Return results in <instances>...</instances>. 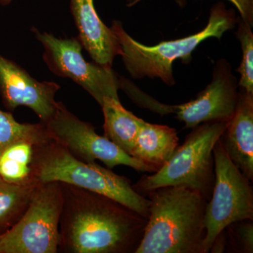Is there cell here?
I'll use <instances>...</instances> for the list:
<instances>
[{
  "mask_svg": "<svg viewBox=\"0 0 253 253\" xmlns=\"http://www.w3.org/2000/svg\"><path fill=\"white\" fill-rule=\"evenodd\" d=\"M44 125L51 140L84 162L92 163L98 160L109 169L126 166L138 172H156L154 168L126 154L104 136L96 134L92 125L81 121L61 102L54 116Z\"/></svg>",
  "mask_w": 253,
  "mask_h": 253,
  "instance_id": "8",
  "label": "cell"
},
{
  "mask_svg": "<svg viewBox=\"0 0 253 253\" xmlns=\"http://www.w3.org/2000/svg\"><path fill=\"white\" fill-rule=\"evenodd\" d=\"M178 146L179 137L175 129L144 121L131 156L154 168L157 172L172 157Z\"/></svg>",
  "mask_w": 253,
  "mask_h": 253,
  "instance_id": "14",
  "label": "cell"
},
{
  "mask_svg": "<svg viewBox=\"0 0 253 253\" xmlns=\"http://www.w3.org/2000/svg\"><path fill=\"white\" fill-rule=\"evenodd\" d=\"M12 0H0V4L1 5H7L9 4Z\"/></svg>",
  "mask_w": 253,
  "mask_h": 253,
  "instance_id": "22",
  "label": "cell"
},
{
  "mask_svg": "<svg viewBox=\"0 0 253 253\" xmlns=\"http://www.w3.org/2000/svg\"><path fill=\"white\" fill-rule=\"evenodd\" d=\"M219 140L232 163L253 180V93L240 88L235 112Z\"/></svg>",
  "mask_w": 253,
  "mask_h": 253,
  "instance_id": "12",
  "label": "cell"
},
{
  "mask_svg": "<svg viewBox=\"0 0 253 253\" xmlns=\"http://www.w3.org/2000/svg\"><path fill=\"white\" fill-rule=\"evenodd\" d=\"M237 87L230 65L220 59L214 67L212 81L206 89L189 102L172 106V113L187 129L205 123L228 122L239 101Z\"/></svg>",
  "mask_w": 253,
  "mask_h": 253,
  "instance_id": "10",
  "label": "cell"
},
{
  "mask_svg": "<svg viewBox=\"0 0 253 253\" xmlns=\"http://www.w3.org/2000/svg\"><path fill=\"white\" fill-rule=\"evenodd\" d=\"M101 106L104 113L105 137L131 156L144 120L125 109L120 100L105 97Z\"/></svg>",
  "mask_w": 253,
  "mask_h": 253,
  "instance_id": "15",
  "label": "cell"
},
{
  "mask_svg": "<svg viewBox=\"0 0 253 253\" xmlns=\"http://www.w3.org/2000/svg\"><path fill=\"white\" fill-rule=\"evenodd\" d=\"M39 183L15 184L0 177V236L22 217Z\"/></svg>",
  "mask_w": 253,
  "mask_h": 253,
  "instance_id": "16",
  "label": "cell"
},
{
  "mask_svg": "<svg viewBox=\"0 0 253 253\" xmlns=\"http://www.w3.org/2000/svg\"><path fill=\"white\" fill-rule=\"evenodd\" d=\"M214 184L205 212V252L210 253L218 236L233 223L253 220L251 181L232 163L220 140L213 148Z\"/></svg>",
  "mask_w": 253,
  "mask_h": 253,
  "instance_id": "7",
  "label": "cell"
},
{
  "mask_svg": "<svg viewBox=\"0 0 253 253\" xmlns=\"http://www.w3.org/2000/svg\"><path fill=\"white\" fill-rule=\"evenodd\" d=\"M59 89V84L53 82L36 81L16 63L0 54V95L7 109L14 111L18 106H27L44 124L58 109L55 95Z\"/></svg>",
  "mask_w": 253,
  "mask_h": 253,
  "instance_id": "11",
  "label": "cell"
},
{
  "mask_svg": "<svg viewBox=\"0 0 253 253\" xmlns=\"http://www.w3.org/2000/svg\"><path fill=\"white\" fill-rule=\"evenodd\" d=\"M59 251L135 253L147 219L103 195L61 183Z\"/></svg>",
  "mask_w": 253,
  "mask_h": 253,
  "instance_id": "1",
  "label": "cell"
},
{
  "mask_svg": "<svg viewBox=\"0 0 253 253\" xmlns=\"http://www.w3.org/2000/svg\"><path fill=\"white\" fill-rule=\"evenodd\" d=\"M63 202L61 183H39L22 217L0 236V253H57Z\"/></svg>",
  "mask_w": 253,
  "mask_h": 253,
  "instance_id": "6",
  "label": "cell"
},
{
  "mask_svg": "<svg viewBox=\"0 0 253 253\" xmlns=\"http://www.w3.org/2000/svg\"><path fill=\"white\" fill-rule=\"evenodd\" d=\"M149 214L135 253H206L208 201L198 191L163 186L149 191Z\"/></svg>",
  "mask_w": 253,
  "mask_h": 253,
  "instance_id": "2",
  "label": "cell"
},
{
  "mask_svg": "<svg viewBox=\"0 0 253 253\" xmlns=\"http://www.w3.org/2000/svg\"><path fill=\"white\" fill-rule=\"evenodd\" d=\"M44 48V59L56 76L76 82L101 106L105 97L120 100L118 91L123 84L111 68L87 62L82 54L81 41L76 38L59 39L36 31Z\"/></svg>",
  "mask_w": 253,
  "mask_h": 253,
  "instance_id": "9",
  "label": "cell"
},
{
  "mask_svg": "<svg viewBox=\"0 0 253 253\" xmlns=\"http://www.w3.org/2000/svg\"><path fill=\"white\" fill-rule=\"evenodd\" d=\"M34 149L35 145L29 141H19L3 150L0 154V177L15 184L36 181L31 169Z\"/></svg>",
  "mask_w": 253,
  "mask_h": 253,
  "instance_id": "17",
  "label": "cell"
},
{
  "mask_svg": "<svg viewBox=\"0 0 253 253\" xmlns=\"http://www.w3.org/2000/svg\"><path fill=\"white\" fill-rule=\"evenodd\" d=\"M237 19L233 9H226L224 3L211 8L206 27L199 33L175 40L162 42L157 45L146 46L134 41L123 29L119 21H113L111 29L121 46L120 55L136 79L158 78L169 86L174 85L172 65L176 59H189L191 53L202 42L210 38L220 39L224 33L235 27Z\"/></svg>",
  "mask_w": 253,
  "mask_h": 253,
  "instance_id": "4",
  "label": "cell"
},
{
  "mask_svg": "<svg viewBox=\"0 0 253 253\" xmlns=\"http://www.w3.org/2000/svg\"><path fill=\"white\" fill-rule=\"evenodd\" d=\"M236 37L241 42L242 61L237 71L241 75L238 86L249 93H253V34L252 26L239 18Z\"/></svg>",
  "mask_w": 253,
  "mask_h": 253,
  "instance_id": "19",
  "label": "cell"
},
{
  "mask_svg": "<svg viewBox=\"0 0 253 253\" xmlns=\"http://www.w3.org/2000/svg\"><path fill=\"white\" fill-rule=\"evenodd\" d=\"M227 123H205L192 128L169 161L157 172L141 176L134 189L142 195L163 186H179L198 191L209 201L215 178L213 148Z\"/></svg>",
  "mask_w": 253,
  "mask_h": 253,
  "instance_id": "5",
  "label": "cell"
},
{
  "mask_svg": "<svg viewBox=\"0 0 253 253\" xmlns=\"http://www.w3.org/2000/svg\"><path fill=\"white\" fill-rule=\"evenodd\" d=\"M240 13V18L253 26V0H229Z\"/></svg>",
  "mask_w": 253,
  "mask_h": 253,
  "instance_id": "21",
  "label": "cell"
},
{
  "mask_svg": "<svg viewBox=\"0 0 253 253\" xmlns=\"http://www.w3.org/2000/svg\"><path fill=\"white\" fill-rule=\"evenodd\" d=\"M31 169L38 182L71 184L112 199L146 219L149 216V199L136 192L127 178L78 159L54 141L35 146Z\"/></svg>",
  "mask_w": 253,
  "mask_h": 253,
  "instance_id": "3",
  "label": "cell"
},
{
  "mask_svg": "<svg viewBox=\"0 0 253 253\" xmlns=\"http://www.w3.org/2000/svg\"><path fill=\"white\" fill-rule=\"evenodd\" d=\"M51 140L44 123H19L11 113L0 110V154L16 141H29L35 146H38Z\"/></svg>",
  "mask_w": 253,
  "mask_h": 253,
  "instance_id": "18",
  "label": "cell"
},
{
  "mask_svg": "<svg viewBox=\"0 0 253 253\" xmlns=\"http://www.w3.org/2000/svg\"><path fill=\"white\" fill-rule=\"evenodd\" d=\"M71 8L82 45L95 63L111 68L121 46L112 30L100 19L94 0H71Z\"/></svg>",
  "mask_w": 253,
  "mask_h": 253,
  "instance_id": "13",
  "label": "cell"
},
{
  "mask_svg": "<svg viewBox=\"0 0 253 253\" xmlns=\"http://www.w3.org/2000/svg\"><path fill=\"white\" fill-rule=\"evenodd\" d=\"M226 229H229L231 246L236 252L253 253V220L237 221Z\"/></svg>",
  "mask_w": 253,
  "mask_h": 253,
  "instance_id": "20",
  "label": "cell"
}]
</instances>
